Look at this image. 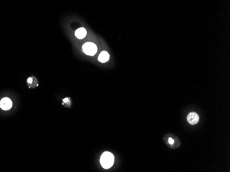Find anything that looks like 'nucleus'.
I'll return each instance as SVG.
<instances>
[{
    "label": "nucleus",
    "mask_w": 230,
    "mask_h": 172,
    "mask_svg": "<svg viewBox=\"0 0 230 172\" xmlns=\"http://www.w3.org/2000/svg\"><path fill=\"white\" fill-rule=\"evenodd\" d=\"M114 161H115V157L112 154L108 152H106L103 154L101 158H100V162L102 167L105 169H109L112 166Z\"/></svg>",
    "instance_id": "nucleus-1"
},
{
    "label": "nucleus",
    "mask_w": 230,
    "mask_h": 172,
    "mask_svg": "<svg viewBox=\"0 0 230 172\" xmlns=\"http://www.w3.org/2000/svg\"><path fill=\"white\" fill-rule=\"evenodd\" d=\"M83 51L88 56H94L97 52V45L93 43H86L83 45Z\"/></svg>",
    "instance_id": "nucleus-2"
},
{
    "label": "nucleus",
    "mask_w": 230,
    "mask_h": 172,
    "mask_svg": "<svg viewBox=\"0 0 230 172\" xmlns=\"http://www.w3.org/2000/svg\"><path fill=\"white\" fill-rule=\"evenodd\" d=\"M13 105V102L8 97L3 98L0 102V108L4 111H8L11 108Z\"/></svg>",
    "instance_id": "nucleus-3"
},
{
    "label": "nucleus",
    "mask_w": 230,
    "mask_h": 172,
    "mask_svg": "<svg viewBox=\"0 0 230 172\" xmlns=\"http://www.w3.org/2000/svg\"><path fill=\"white\" fill-rule=\"evenodd\" d=\"M187 121L192 125H195L199 121V116L196 113L192 112L187 115Z\"/></svg>",
    "instance_id": "nucleus-4"
},
{
    "label": "nucleus",
    "mask_w": 230,
    "mask_h": 172,
    "mask_svg": "<svg viewBox=\"0 0 230 172\" xmlns=\"http://www.w3.org/2000/svg\"><path fill=\"white\" fill-rule=\"evenodd\" d=\"M86 34H87L86 30L84 28H79L78 30H76V32H75L76 37H77L78 39H84V38L86 36Z\"/></svg>",
    "instance_id": "nucleus-5"
},
{
    "label": "nucleus",
    "mask_w": 230,
    "mask_h": 172,
    "mask_svg": "<svg viewBox=\"0 0 230 172\" xmlns=\"http://www.w3.org/2000/svg\"><path fill=\"white\" fill-rule=\"evenodd\" d=\"M109 59H110V55L106 51H103L99 54V60L101 62H106L107 61H108Z\"/></svg>",
    "instance_id": "nucleus-6"
},
{
    "label": "nucleus",
    "mask_w": 230,
    "mask_h": 172,
    "mask_svg": "<svg viewBox=\"0 0 230 172\" xmlns=\"http://www.w3.org/2000/svg\"><path fill=\"white\" fill-rule=\"evenodd\" d=\"M168 141H169V144H173L174 142H175V141H174V139H172V138H169Z\"/></svg>",
    "instance_id": "nucleus-7"
},
{
    "label": "nucleus",
    "mask_w": 230,
    "mask_h": 172,
    "mask_svg": "<svg viewBox=\"0 0 230 172\" xmlns=\"http://www.w3.org/2000/svg\"><path fill=\"white\" fill-rule=\"evenodd\" d=\"M28 83H32L33 82V78H29L28 79Z\"/></svg>",
    "instance_id": "nucleus-8"
}]
</instances>
